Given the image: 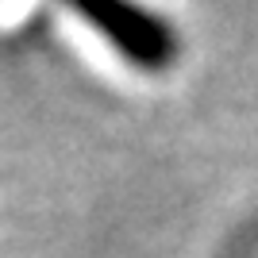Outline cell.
Listing matches in <instances>:
<instances>
[{
  "label": "cell",
  "instance_id": "6da1fadb",
  "mask_svg": "<svg viewBox=\"0 0 258 258\" xmlns=\"http://www.w3.org/2000/svg\"><path fill=\"white\" fill-rule=\"evenodd\" d=\"M70 8L104 35L123 54L131 66L139 70H166L177 58V31L162 20L158 12L143 8L139 0H66Z\"/></svg>",
  "mask_w": 258,
  "mask_h": 258
}]
</instances>
